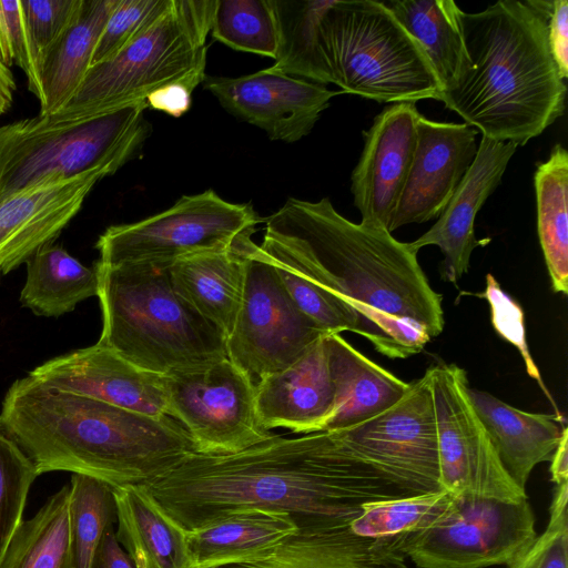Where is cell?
<instances>
[{
  "instance_id": "21",
  "label": "cell",
  "mask_w": 568,
  "mask_h": 568,
  "mask_svg": "<svg viewBox=\"0 0 568 568\" xmlns=\"http://www.w3.org/2000/svg\"><path fill=\"white\" fill-rule=\"evenodd\" d=\"M326 335L290 366L256 385V409L265 429L283 427L303 434L323 432L335 405Z\"/></svg>"
},
{
  "instance_id": "44",
  "label": "cell",
  "mask_w": 568,
  "mask_h": 568,
  "mask_svg": "<svg viewBox=\"0 0 568 568\" xmlns=\"http://www.w3.org/2000/svg\"><path fill=\"white\" fill-rule=\"evenodd\" d=\"M192 92L184 84L172 83L152 92L145 101L148 106L179 118L191 108Z\"/></svg>"
},
{
  "instance_id": "10",
  "label": "cell",
  "mask_w": 568,
  "mask_h": 568,
  "mask_svg": "<svg viewBox=\"0 0 568 568\" xmlns=\"http://www.w3.org/2000/svg\"><path fill=\"white\" fill-rule=\"evenodd\" d=\"M244 234L239 244L245 257L241 307L225 341L226 356L253 386L300 358L326 333L291 297L275 266Z\"/></svg>"
},
{
  "instance_id": "19",
  "label": "cell",
  "mask_w": 568,
  "mask_h": 568,
  "mask_svg": "<svg viewBox=\"0 0 568 568\" xmlns=\"http://www.w3.org/2000/svg\"><path fill=\"white\" fill-rule=\"evenodd\" d=\"M109 175L94 170L21 190L0 202V280L52 243L79 213L91 190Z\"/></svg>"
},
{
  "instance_id": "11",
  "label": "cell",
  "mask_w": 568,
  "mask_h": 568,
  "mask_svg": "<svg viewBox=\"0 0 568 568\" xmlns=\"http://www.w3.org/2000/svg\"><path fill=\"white\" fill-rule=\"evenodd\" d=\"M433 397L439 481L456 497L493 498L509 503L527 499L504 468L468 396L466 372L438 363L426 371Z\"/></svg>"
},
{
  "instance_id": "6",
  "label": "cell",
  "mask_w": 568,
  "mask_h": 568,
  "mask_svg": "<svg viewBox=\"0 0 568 568\" xmlns=\"http://www.w3.org/2000/svg\"><path fill=\"white\" fill-rule=\"evenodd\" d=\"M146 101L78 113L37 115L0 126V202L90 171L115 173L150 134Z\"/></svg>"
},
{
  "instance_id": "24",
  "label": "cell",
  "mask_w": 568,
  "mask_h": 568,
  "mask_svg": "<svg viewBox=\"0 0 568 568\" xmlns=\"http://www.w3.org/2000/svg\"><path fill=\"white\" fill-rule=\"evenodd\" d=\"M335 405L323 432L369 419L395 405L406 394L405 383L347 343L339 334L325 336Z\"/></svg>"
},
{
  "instance_id": "28",
  "label": "cell",
  "mask_w": 568,
  "mask_h": 568,
  "mask_svg": "<svg viewBox=\"0 0 568 568\" xmlns=\"http://www.w3.org/2000/svg\"><path fill=\"white\" fill-rule=\"evenodd\" d=\"M297 529L283 513L251 508L187 532L193 568H215L266 554Z\"/></svg>"
},
{
  "instance_id": "32",
  "label": "cell",
  "mask_w": 568,
  "mask_h": 568,
  "mask_svg": "<svg viewBox=\"0 0 568 568\" xmlns=\"http://www.w3.org/2000/svg\"><path fill=\"white\" fill-rule=\"evenodd\" d=\"M534 184L537 230L556 293L568 292V153L556 144L546 162L537 165Z\"/></svg>"
},
{
  "instance_id": "43",
  "label": "cell",
  "mask_w": 568,
  "mask_h": 568,
  "mask_svg": "<svg viewBox=\"0 0 568 568\" xmlns=\"http://www.w3.org/2000/svg\"><path fill=\"white\" fill-rule=\"evenodd\" d=\"M547 39L552 59L564 80L568 77V2L554 0L547 23Z\"/></svg>"
},
{
  "instance_id": "45",
  "label": "cell",
  "mask_w": 568,
  "mask_h": 568,
  "mask_svg": "<svg viewBox=\"0 0 568 568\" xmlns=\"http://www.w3.org/2000/svg\"><path fill=\"white\" fill-rule=\"evenodd\" d=\"M92 568H134L128 552L120 547L113 526L103 534Z\"/></svg>"
},
{
  "instance_id": "30",
  "label": "cell",
  "mask_w": 568,
  "mask_h": 568,
  "mask_svg": "<svg viewBox=\"0 0 568 568\" xmlns=\"http://www.w3.org/2000/svg\"><path fill=\"white\" fill-rule=\"evenodd\" d=\"M0 568H77L69 485L52 495L34 516L21 521Z\"/></svg>"
},
{
  "instance_id": "23",
  "label": "cell",
  "mask_w": 568,
  "mask_h": 568,
  "mask_svg": "<svg viewBox=\"0 0 568 568\" xmlns=\"http://www.w3.org/2000/svg\"><path fill=\"white\" fill-rule=\"evenodd\" d=\"M468 396L504 468L526 489L535 466L551 460L566 427L562 417L520 410L470 386Z\"/></svg>"
},
{
  "instance_id": "35",
  "label": "cell",
  "mask_w": 568,
  "mask_h": 568,
  "mask_svg": "<svg viewBox=\"0 0 568 568\" xmlns=\"http://www.w3.org/2000/svg\"><path fill=\"white\" fill-rule=\"evenodd\" d=\"M211 34L234 50L276 58L277 28L271 0H216Z\"/></svg>"
},
{
  "instance_id": "22",
  "label": "cell",
  "mask_w": 568,
  "mask_h": 568,
  "mask_svg": "<svg viewBox=\"0 0 568 568\" xmlns=\"http://www.w3.org/2000/svg\"><path fill=\"white\" fill-rule=\"evenodd\" d=\"M215 568H408L390 537H364L349 527L297 528L266 554Z\"/></svg>"
},
{
  "instance_id": "18",
  "label": "cell",
  "mask_w": 568,
  "mask_h": 568,
  "mask_svg": "<svg viewBox=\"0 0 568 568\" xmlns=\"http://www.w3.org/2000/svg\"><path fill=\"white\" fill-rule=\"evenodd\" d=\"M476 134L466 123L437 122L418 115L414 156L390 233L442 214L475 160Z\"/></svg>"
},
{
  "instance_id": "1",
  "label": "cell",
  "mask_w": 568,
  "mask_h": 568,
  "mask_svg": "<svg viewBox=\"0 0 568 568\" xmlns=\"http://www.w3.org/2000/svg\"><path fill=\"white\" fill-rule=\"evenodd\" d=\"M139 487L187 532L251 508L286 514L297 528L349 527L365 504L410 496L336 430L273 435L229 455L192 453Z\"/></svg>"
},
{
  "instance_id": "39",
  "label": "cell",
  "mask_w": 568,
  "mask_h": 568,
  "mask_svg": "<svg viewBox=\"0 0 568 568\" xmlns=\"http://www.w3.org/2000/svg\"><path fill=\"white\" fill-rule=\"evenodd\" d=\"M568 483L556 485L542 535L508 568H568Z\"/></svg>"
},
{
  "instance_id": "7",
  "label": "cell",
  "mask_w": 568,
  "mask_h": 568,
  "mask_svg": "<svg viewBox=\"0 0 568 568\" xmlns=\"http://www.w3.org/2000/svg\"><path fill=\"white\" fill-rule=\"evenodd\" d=\"M321 37L342 93L381 103L439 100L442 85L425 50L383 1L333 0Z\"/></svg>"
},
{
  "instance_id": "46",
  "label": "cell",
  "mask_w": 568,
  "mask_h": 568,
  "mask_svg": "<svg viewBox=\"0 0 568 568\" xmlns=\"http://www.w3.org/2000/svg\"><path fill=\"white\" fill-rule=\"evenodd\" d=\"M551 480L556 484L568 483V428L565 427L560 442L551 457Z\"/></svg>"
},
{
  "instance_id": "5",
  "label": "cell",
  "mask_w": 568,
  "mask_h": 568,
  "mask_svg": "<svg viewBox=\"0 0 568 568\" xmlns=\"http://www.w3.org/2000/svg\"><path fill=\"white\" fill-rule=\"evenodd\" d=\"M94 266L102 312L99 344L160 375L227 358L225 338L175 292L169 267L98 261Z\"/></svg>"
},
{
  "instance_id": "33",
  "label": "cell",
  "mask_w": 568,
  "mask_h": 568,
  "mask_svg": "<svg viewBox=\"0 0 568 568\" xmlns=\"http://www.w3.org/2000/svg\"><path fill=\"white\" fill-rule=\"evenodd\" d=\"M383 2L423 47L443 91L455 78L464 54L462 9L453 0Z\"/></svg>"
},
{
  "instance_id": "3",
  "label": "cell",
  "mask_w": 568,
  "mask_h": 568,
  "mask_svg": "<svg viewBox=\"0 0 568 568\" xmlns=\"http://www.w3.org/2000/svg\"><path fill=\"white\" fill-rule=\"evenodd\" d=\"M0 424L38 475L70 471L111 487L143 485L169 471L194 444L170 416H149L26 376L6 393Z\"/></svg>"
},
{
  "instance_id": "37",
  "label": "cell",
  "mask_w": 568,
  "mask_h": 568,
  "mask_svg": "<svg viewBox=\"0 0 568 568\" xmlns=\"http://www.w3.org/2000/svg\"><path fill=\"white\" fill-rule=\"evenodd\" d=\"M36 467L0 424V561L22 521Z\"/></svg>"
},
{
  "instance_id": "41",
  "label": "cell",
  "mask_w": 568,
  "mask_h": 568,
  "mask_svg": "<svg viewBox=\"0 0 568 568\" xmlns=\"http://www.w3.org/2000/svg\"><path fill=\"white\" fill-rule=\"evenodd\" d=\"M20 1L28 45L38 78V63L41 54L70 24L82 0Z\"/></svg>"
},
{
  "instance_id": "9",
  "label": "cell",
  "mask_w": 568,
  "mask_h": 568,
  "mask_svg": "<svg viewBox=\"0 0 568 568\" xmlns=\"http://www.w3.org/2000/svg\"><path fill=\"white\" fill-rule=\"evenodd\" d=\"M260 221L250 204L227 202L213 190L184 195L161 213L109 226L95 244L98 262L169 267L190 256L231 248L242 235L254 233Z\"/></svg>"
},
{
  "instance_id": "12",
  "label": "cell",
  "mask_w": 568,
  "mask_h": 568,
  "mask_svg": "<svg viewBox=\"0 0 568 568\" xmlns=\"http://www.w3.org/2000/svg\"><path fill=\"white\" fill-rule=\"evenodd\" d=\"M458 498L457 514L426 530L390 537L419 568L509 566L537 537L527 501Z\"/></svg>"
},
{
  "instance_id": "31",
  "label": "cell",
  "mask_w": 568,
  "mask_h": 568,
  "mask_svg": "<svg viewBox=\"0 0 568 568\" xmlns=\"http://www.w3.org/2000/svg\"><path fill=\"white\" fill-rule=\"evenodd\" d=\"M333 0H271L277 28L273 69L318 84L333 83L321 21Z\"/></svg>"
},
{
  "instance_id": "38",
  "label": "cell",
  "mask_w": 568,
  "mask_h": 568,
  "mask_svg": "<svg viewBox=\"0 0 568 568\" xmlns=\"http://www.w3.org/2000/svg\"><path fill=\"white\" fill-rule=\"evenodd\" d=\"M172 0H118L95 45L91 65L115 55L158 22Z\"/></svg>"
},
{
  "instance_id": "14",
  "label": "cell",
  "mask_w": 568,
  "mask_h": 568,
  "mask_svg": "<svg viewBox=\"0 0 568 568\" xmlns=\"http://www.w3.org/2000/svg\"><path fill=\"white\" fill-rule=\"evenodd\" d=\"M347 447L410 496L442 490L432 390L427 373L378 415L338 429Z\"/></svg>"
},
{
  "instance_id": "42",
  "label": "cell",
  "mask_w": 568,
  "mask_h": 568,
  "mask_svg": "<svg viewBox=\"0 0 568 568\" xmlns=\"http://www.w3.org/2000/svg\"><path fill=\"white\" fill-rule=\"evenodd\" d=\"M0 61L17 64L28 79L29 90L39 98L36 68L30 54L20 0H0Z\"/></svg>"
},
{
  "instance_id": "13",
  "label": "cell",
  "mask_w": 568,
  "mask_h": 568,
  "mask_svg": "<svg viewBox=\"0 0 568 568\" xmlns=\"http://www.w3.org/2000/svg\"><path fill=\"white\" fill-rule=\"evenodd\" d=\"M168 416L190 435L195 453L229 455L271 438L258 418L255 387L229 358L164 375Z\"/></svg>"
},
{
  "instance_id": "40",
  "label": "cell",
  "mask_w": 568,
  "mask_h": 568,
  "mask_svg": "<svg viewBox=\"0 0 568 568\" xmlns=\"http://www.w3.org/2000/svg\"><path fill=\"white\" fill-rule=\"evenodd\" d=\"M266 258L275 266L281 281L296 305L326 333L355 332L354 321L331 294L300 273Z\"/></svg>"
},
{
  "instance_id": "34",
  "label": "cell",
  "mask_w": 568,
  "mask_h": 568,
  "mask_svg": "<svg viewBox=\"0 0 568 568\" xmlns=\"http://www.w3.org/2000/svg\"><path fill=\"white\" fill-rule=\"evenodd\" d=\"M458 498L445 490L376 500L363 506L349 529L364 537H395L426 530L452 519Z\"/></svg>"
},
{
  "instance_id": "27",
  "label": "cell",
  "mask_w": 568,
  "mask_h": 568,
  "mask_svg": "<svg viewBox=\"0 0 568 568\" xmlns=\"http://www.w3.org/2000/svg\"><path fill=\"white\" fill-rule=\"evenodd\" d=\"M119 544L134 568H193L187 531L139 486L112 487Z\"/></svg>"
},
{
  "instance_id": "2",
  "label": "cell",
  "mask_w": 568,
  "mask_h": 568,
  "mask_svg": "<svg viewBox=\"0 0 568 568\" xmlns=\"http://www.w3.org/2000/svg\"><path fill=\"white\" fill-rule=\"evenodd\" d=\"M258 246L331 294L354 321V333L387 357L417 354L443 332V296L417 253L386 230L345 219L328 197L288 199L266 219Z\"/></svg>"
},
{
  "instance_id": "36",
  "label": "cell",
  "mask_w": 568,
  "mask_h": 568,
  "mask_svg": "<svg viewBox=\"0 0 568 568\" xmlns=\"http://www.w3.org/2000/svg\"><path fill=\"white\" fill-rule=\"evenodd\" d=\"M69 486L75 565L92 568L103 534L116 518L112 487L79 474H72Z\"/></svg>"
},
{
  "instance_id": "17",
  "label": "cell",
  "mask_w": 568,
  "mask_h": 568,
  "mask_svg": "<svg viewBox=\"0 0 568 568\" xmlns=\"http://www.w3.org/2000/svg\"><path fill=\"white\" fill-rule=\"evenodd\" d=\"M39 382L149 416H168L164 375L142 369L102 344L53 357L29 372Z\"/></svg>"
},
{
  "instance_id": "20",
  "label": "cell",
  "mask_w": 568,
  "mask_h": 568,
  "mask_svg": "<svg viewBox=\"0 0 568 568\" xmlns=\"http://www.w3.org/2000/svg\"><path fill=\"white\" fill-rule=\"evenodd\" d=\"M517 145L481 136L475 160L459 186L438 216L437 222L409 246L418 251L436 245L444 256L440 274L444 281L456 283L469 270L470 256L489 239L477 240L475 217L485 201L497 189Z\"/></svg>"
},
{
  "instance_id": "25",
  "label": "cell",
  "mask_w": 568,
  "mask_h": 568,
  "mask_svg": "<svg viewBox=\"0 0 568 568\" xmlns=\"http://www.w3.org/2000/svg\"><path fill=\"white\" fill-rule=\"evenodd\" d=\"M116 3L118 0H82L70 24L41 54L38 63L40 115L59 112L75 94Z\"/></svg>"
},
{
  "instance_id": "4",
  "label": "cell",
  "mask_w": 568,
  "mask_h": 568,
  "mask_svg": "<svg viewBox=\"0 0 568 568\" xmlns=\"http://www.w3.org/2000/svg\"><path fill=\"white\" fill-rule=\"evenodd\" d=\"M551 9L501 0L462 11L464 54L438 101L490 140L518 146L541 134L562 115L567 92L548 45Z\"/></svg>"
},
{
  "instance_id": "47",
  "label": "cell",
  "mask_w": 568,
  "mask_h": 568,
  "mask_svg": "<svg viewBox=\"0 0 568 568\" xmlns=\"http://www.w3.org/2000/svg\"><path fill=\"white\" fill-rule=\"evenodd\" d=\"M16 89L17 84L12 71L0 61V115L12 105Z\"/></svg>"
},
{
  "instance_id": "29",
  "label": "cell",
  "mask_w": 568,
  "mask_h": 568,
  "mask_svg": "<svg viewBox=\"0 0 568 568\" xmlns=\"http://www.w3.org/2000/svg\"><path fill=\"white\" fill-rule=\"evenodd\" d=\"M26 263L20 302L37 315L58 317L73 311L78 303L98 296L95 266H84L61 245L45 244Z\"/></svg>"
},
{
  "instance_id": "15",
  "label": "cell",
  "mask_w": 568,
  "mask_h": 568,
  "mask_svg": "<svg viewBox=\"0 0 568 568\" xmlns=\"http://www.w3.org/2000/svg\"><path fill=\"white\" fill-rule=\"evenodd\" d=\"M203 82L229 112L288 143L307 135L331 99L342 94L272 67L239 78L205 77Z\"/></svg>"
},
{
  "instance_id": "16",
  "label": "cell",
  "mask_w": 568,
  "mask_h": 568,
  "mask_svg": "<svg viewBox=\"0 0 568 568\" xmlns=\"http://www.w3.org/2000/svg\"><path fill=\"white\" fill-rule=\"evenodd\" d=\"M419 114L414 102L394 103L364 132V148L351 176L361 224L389 232L413 161Z\"/></svg>"
},
{
  "instance_id": "8",
  "label": "cell",
  "mask_w": 568,
  "mask_h": 568,
  "mask_svg": "<svg viewBox=\"0 0 568 568\" xmlns=\"http://www.w3.org/2000/svg\"><path fill=\"white\" fill-rule=\"evenodd\" d=\"M215 6L216 0H172L150 29L112 58L91 65L59 113L122 106L172 83L193 91L206 77V38Z\"/></svg>"
},
{
  "instance_id": "26",
  "label": "cell",
  "mask_w": 568,
  "mask_h": 568,
  "mask_svg": "<svg viewBox=\"0 0 568 568\" xmlns=\"http://www.w3.org/2000/svg\"><path fill=\"white\" fill-rule=\"evenodd\" d=\"M169 273L175 292L226 341L241 307L245 280L239 240L229 250L181 260L169 266Z\"/></svg>"
}]
</instances>
